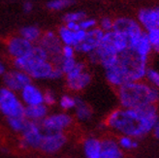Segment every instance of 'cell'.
<instances>
[{
    "instance_id": "29",
    "label": "cell",
    "mask_w": 159,
    "mask_h": 158,
    "mask_svg": "<svg viewBox=\"0 0 159 158\" xmlns=\"http://www.w3.org/2000/svg\"><path fill=\"white\" fill-rule=\"evenodd\" d=\"M86 18V14L84 11H76V12H70L67 13L64 17H63V21L64 23L70 22V21H75V22H80Z\"/></svg>"
},
{
    "instance_id": "8",
    "label": "cell",
    "mask_w": 159,
    "mask_h": 158,
    "mask_svg": "<svg viewBox=\"0 0 159 158\" xmlns=\"http://www.w3.org/2000/svg\"><path fill=\"white\" fill-rule=\"evenodd\" d=\"M73 123V117L65 113L48 115L40 121V126L44 132H63Z\"/></svg>"
},
{
    "instance_id": "31",
    "label": "cell",
    "mask_w": 159,
    "mask_h": 158,
    "mask_svg": "<svg viewBox=\"0 0 159 158\" xmlns=\"http://www.w3.org/2000/svg\"><path fill=\"white\" fill-rule=\"evenodd\" d=\"M76 63H77V60L75 57H73V58H62L60 64H59V67L62 70L64 76L67 73H69L70 71L75 67Z\"/></svg>"
},
{
    "instance_id": "32",
    "label": "cell",
    "mask_w": 159,
    "mask_h": 158,
    "mask_svg": "<svg viewBox=\"0 0 159 158\" xmlns=\"http://www.w3.org/2000/svg\"><path fill=\"white\" fill-rule=\"evenodd\" d=\"M97 26L103 30L104 32H110V31L113 30L114 27V20L109 18V17H104L100 20V21L98 22Z\"/></svg>"
},
{
    "instance_id": "42",
    "label": "cell",
    "mask_w": 159,
    "mask_h": 158,
    "mask_svg": "<svg viewBox=\"0 0 159 158\" xmlns=\"http://www.w3.org/2000/svg\"><path fill=\"white\" fill-rule=\"evenodd\" d=\"M6 72V68L5 65L3 64L2 62H0V76H3Z\"/></svg>"
},
{
    "instance_id": "16",
    "label": "cell",
    "mask_w": 159,
    "mask_h": 158,
    "mask_svg": "<svg viewBox=\"0 0 159 158\" xmlns=\"http://www.w3.org/2000/svg\"><path fill=\"white\" fill-rule=\"evenodd\" d=\"M138 22L146 32L159 27V13L155 8H144L138 12Z\"/></svg>"
},
{
    "instance_id": "13",
    "label": "cell",
    "mask_w": 159,
    "mask_h": 158,
    "mask_svg": "<svg viewBox=\"0 0 159 158\" xmlns=\"http://www.w3.org/2000/svg\"><path fill=\"white\" fill-rule=\"evenodd\" d=\"M104 34V31L101 30L98 26L91 30L86 31V36L84 39V41L78 44L76 47H74L76 52L84 54H89L98 48Z\"/></svg>"
},
{
    "instance_id": "39",
    "label": "cell",
    "mask_w": 159,
    "mask_h": 158,
    "mask_svg": "<svg viewBox=\"0 0 159 158\" xmlns=\"http://www.w3.org/2000/svg\"><path fill=\"white\" fill-rule=\"evenodd\" d=\"M68 29H70L71 31H78L81 29V27H80V23L79 22H75V21H70V22H66L64 25Z\"/></svg>"
},
{
    "instance_id": "27",
    "label": "cell",
    "mask_w": 159,
    "mask_h": 158,
    "mask_svg": "<svg viewBox=\"0 0 159 158\" xmlns=\"http://www.w3.org/2000/svg\"><path fill=\"white\" fill-rule=\"evenodd\" d=\"M74 3L75 0H51L47 3V7L52 11H61L72 6Z\"/></svg>"
},
{
    "instance_id": "28",
    "label": "cell",
    "mask_w": 159,
    "mask_h": 158,
    "mask_svg": "<svg viewBox=\"0 0 159 158\" xmlns=\"http://www.w3.org/2000/svg\"><path fill=\"white\" fill-rule=\"evenodd\" d=\"M145 79L147 83L159 90V72L153 68H148Z\"/></svg>"
},
{
    "instance_id": "7",
    "label": "cell",
    "mask_w": 159,
    "mask_h": 158,
    "mask_svg": "<svg viewBox=\"0 0 159 158\" xmlns=\"http://www.w3.org/2000/svg\"><path fill=\"white\" fill-rule=\"evenodd\" d=\"M46 60H49V55L42 47L36 44L27 54L23 55L21 57L13 59V65L15 69L27 73L34 65Z\"/></svg>"
},
{
    "instance_id": "3",
    "label": "cell",
    "mask_w": 159,
    "mask_h": 158,
    "mask_svg": "<svg viewBox=\"0 0 159 158\" xmlns=\"http://www.w3.org/2000/svg\"><path fill=\"white\" fill-rule=\"evenodd\" d=\"M148 58L140 56L131 49H127L118 54L116 65L121 72L125 83L144 81Z\"/></svg>"
},
{
    "instance_id": "38",
    "label": "cell",
    "mask_w": 159,
    "mask_h": 158,
    "mask_svg": "<svg viewBox=\"0 0 159 158\" xmlns=\"http://www.w3.org/2000/svg\"><path fill=\"white\" fill-rule=\"evenodd\" d=\"M75 34H76V40H77V43L80 44L81 42L84 41V39L85 38L86 36V31L83 30V29H80L78 31H75Z\"/></svg>"
},
{
    "instance_id": "21",
    "label": "cell",
    "mask_w": 159,
    "mask_h": 158,
    "mask_svg": "<svg viewBox=\"0 0 159 158\" xmlns=\"http://www.w3.org/2000/svg\"><path fill=\"white\" fill-rule=\"evenodd\" d=\"M49 115V108L45 104L35 106H26L25 109V117L28 120L40 122Z\"/></svg>"
},
{
    "instance_id": "6",
    "label": "cell",
    "mask_w": 159,
    "mask_h": 158,
    "mask_svg": "<svg viewBox=\"0 0 159 158\" xmlns=\"http://www.w3.org/2000/svg\"><path fill=\"white\" fill-rule=\"evenodd\" d=\"M37 45L42 47L46 51L49 55V60L54 66H59L62 60L61 49L63 45L60 42L57 33L53 31H47V32L43 33Z\"/></svg>"
},
{
    "instance_id": "14",
    "label": "cell",
    "mask_w": 159,
    "mask_h": 158,
    "mask_svg": "<svg viewBox=\"0 0 159 158\" xmlns=\"http://www.w3.org/2000/svg\"><path fill=\"white\" fill-rule=\"evenodd\" d=\"M33 47L34 44L30 43L20 35H15L10 37L6 43L7 52L13 59L21 57L23 55L27 54L33 49Z\"/></svg>"
},
{
    "instance_id": "9",
    "label": "cell",
    "mask_w": 159,
    "mask_h": 158,
    "mask_svg": "<svg viewBox=\"0 0 159 158\" xmlns=\"http://www.w3.org/2000/svg\"><path fill=\"white\" fill-rule=\"evenodd\" d=\"M43 134L44 131L40 126V122L27 120L25 128L21 132L20 147L22 148H39Z\"/></svg>"
},
{
    "instance_id": "4",
    "label": "cell",
    "mask_w": 159,
    "mask_h": 158,
    "mask_svg": "<svg viewBox=\"0 0 159 158\" xmlns=\"http://www.w3.org/2000/svg\"><path fill=\"white\" fill-rule=\"evenodd\" d=\"M25 109L21 100L18 97L17 93L4 88H0V113L9 117H23Z\"/></svg>"
},
{
    "instance_id": "25",
    "label": "cell",
    "mask_w": 159,
    "mask_h": 158,
    "mask_svg": "<svg viewBox=\"0 0 159 158\" xmlns=\"http://www.w3.org/2000/svg\"><path fill=\"white\" fill-rule=\"evenodd\" d=\"M116 142H117L119 147H120L122 151H132V149H135L138 147L137 139H134L129 136L120 135L117 138Z\"/></svg>"
},
{
    "instance_id": "17",
    "label": "cell",
    "mask_w": 159,
    "mask_h": 158,
    "mask_svg": "<svg viewBox=\"0 0 159 158\" xmlns=\"http://www.w3.org/2000/svg\"><path fill=\"white\" fill-rule=\"evenodd\" d=\"M53 68L54 65L52 63L50 60H46L34 65L26 74L31 78V80H50Z\"/></svg>"
},
{
    "instance_id": "36",
    "label": "cell",
    "mask_w": 159,
    "mask_h": 158,
    "mask_svg": "<svg viewBox=\"0 0 159 158\" xmlns=\"http://www.w3.org/2000/svg\"><path fill=\"white\" fill-rule=\"evenodd\" d=\"M57 102V97L55 94L52 90H46L44 92V104L46 106H52Z\"/></svg>"
},
{
    "instance_id": "35",
    "label": "cell",
    "mask_w": 159,
    "mask_h": 158,
    "mask_svg": "<svg viewBox=\"0 0 159 158\" xmlns=\"http://www.w3.org/2000/svg\"><path fill=\"white\" fill-rule=\"evenodd\" d=\"M147 36H148V39L149 43L152 44V47L154 45H156L159 42V27L153 28L152 30L148 31Z\"/></svg>"
},
{
    "instance_id": "23",
    "label": "cell",
    "mask_w": 159,
    "mask_h": 158,
    "mask_svg": "<svg viewBox=\"0 0 159 158\" xmlns=\"http://www.w3.org/2000/svg\"><path fill=\"white\" fill-rule=\"evenodd\" d=\"M42 34L43 33H42L41 29L35 25L25 26V27L20 28V35L34 45H36L39 42Z\"/></svg>"
},
{
    "instance_id": "24",
    "label": "cell",
    "mask_w": 159,
    "mask_h": 158,
    "mask_svg": "<svg viewBox=\"0 0 159 158\" xmlns=\"http://www.w3.org/2000/svg\"><path fill=\"white\" fill-rule=\"evenodd\" d=\"M57 36L62 45L76 47L78 45L76 40V34L74 31H71L65 25H61L57 30Z\"/></svg>"
},
{
    "instance_id": "44",
    "label": "cell",
    "mask_w": 159,
    "mask_h": 158,
    "mask_svg": "<svg viewBox=\"0 0 159 158\" xmlns=\"http://www.w3.org/2000/svg\"><path fill=\"white\" fill-rule=\"evenodd\" d=\"M155 10L159 13V6H157V7H155Z\"/></svg>"
},
{
    "instance_id": "19",
    "label": "cell",
    "mask_w": 159,
    "mask_h": 158,
    "mask_svg": "<svg viewBox=\"0 0 159 158\" xmlns=\"http://www.w3.org/2000/svg\"><path fill=\"white\" fill-rule=\"evenodd\" d=\"M101 158H123V151L119 147L116 140L106 138L101 141Z\"/></svg>"
},
{
    "instance_id": "41",
    "label": "cell",
    "mask_w": 159,
    "mask_h": 158,
    "mask_svg": "<svg viewBox=\"0 0 159 158\" xmlns=\"http://www.w3.org/2000/svg\"><path fill=\"white\" fill-rule=\"evenodd\" d=\"M152 132H153V136H154L157 140H159V120H158V121L156 122V124H155V126H154V128H153Z\"/></svg>"
},
{
    "instance_id": "26",
    "label": "cell",
    "mask_w": 159,
    "mask_h": 158,
    "mask_svg": "<svg viewBox=\"0 0 159 158\" xmlns=\"http://www.w3.org/2000/svg\"><path fill=\"white\" fill-rule=\"evenodd\" d=\"M7 122L12 130H14L15 132L21 133L25 128L27 120L25 116L23 117H9V118H7Z\"/></svg>"
},
{
    "instance_id": "1",
    "label": "cell",
    "mask_w": 159,
    "mask_h": 158,
    "mask_svg": "<svg viewBox=\"0 0 159 158\" xmlns=\"http://www.w3.org/2000/svg\"><path fill=\"white\" fill-rule=\"evenodd\" d=\"M158 120L156 105H152L141 109H116L107 116L105 123L119 135L140 139L152 132Z\"/></svg>"
},
{
    "instance_id": "33",
    "label": "cell",
    "mask_w": 159,
    "mask_h": 158,
    "mask_svg": "<svg viewBox=\"0 0 159 158\" xmlns=\"http://www.w3.org/2000/svg\"><path fill=\"white\" fill-rule=\"evenodd\" d=\"M80 27H81V29L84 30V31H89V30H91L95 27H97V25L98 22L96 20L94 19H84L82 21H80Z\"/></svg>"
},
{
    "instance_id": "2",
    "label": "cell",
    "mask_w": 159,
    "mask_h": 158,
    "mask_svg": "<svg viewBox=\"0 0 159 158\" xmlns=\"http://www.w3.org/2000/svg\"><path fill=\"white\" fill-rule=\"evenodd\" d=\"M116 89L119 104L124 109L152 106L159 100V90L145 81L126 83Z\"/></svg>"
},
{
    "instance_id": "37",
    "label": "cell",
    "mask_w": 159,
    "mask_h": 158,
    "mask_svg": "<svg viewBox=\"0 0 159 158\" xmlns=\"http://www.w3.org/2000/svg\"><path fill=\"white\" fill-rule=\"evenodd\" d=\"M63 76H64V74H63L60 67L59 66H54L50 80H59V79H61Z\"/></svg>"
},
{
    "instance_id": "15",
    "label": "cell",
    "mask_w": 159,
    "mask_h": 158,
    "mask_svg": "<svg viewBox=\"0 0 159 158\" xmlns=\"http://www.w3.org/2000/svg\"><path fill=\"white\" fill-rule=\"evenodd\" d=\"M20 93V100L25 107L44 104V92L32 83L25 85Z\"/></svg>"
},
{
    "instance_id": "5",
    "label": "cell",
    "mask_w": 159,
    "mask_h": 158,
    "mask_svg": "<svg viewBox=\"0 0 159 158\" xmlns=\"http://www.w3.org/2000/svg\"><path fill=\"white\" fill-rule=\"evenodd\" d=\"M66 85L71 91L79 92L86 88L92 80L91 74L86 71L84 61H77L75 67L65 75Z\"/></svg>"
},
{
    "instance_id": "10",
    "label": "cell",
    "mask_w": 159,
    "mask_h": 158,
    "mask_svg": "<svg viewBox=\"0 0 159 158\" xmlns=\"http://www.w3.org/2000/svg\"><path fill=\"white\" fill-rule=\"evenodd\" d=\"M114 31L125 35L128 39V43L139 38L145 30H143L139 22L131 18L121 17L114 20Z\"/></svg>"
},
{
    "instance_id": "22",
    "label": "cell",
    "mask_w": 159,
    "mask_h": 158,
    "mask_svg": "<svg viewBox=\"0 0 159 158\" xmlns=\"http://www.w3.org/2000/svg\"><path fill=\"white\" fill-rule=\"evenodd\" d=\"M76 98V106H75V115L79 121L86 122L89 121L92 117V110L86 102L81 97Z\"/></svg>"
},
{
    "instance_id": "18",
    "label": "cell",
    "mask_w": 159,
    "mask_h": 158,
    "mask_svg": "<svg viewBox=\"0 0 159 158\" xmlns=\"http://www.w3.org/2000/svg\"><path fill=\"white\" fill-rule=\"evenodd\" d=\"M128 48L138 53L140 56L146 58H148L149 54L152 52V46L148 41L146 31H144L142 35L137 38L136 40L128 43Z\"/></svg>"
},
{
    "instance_id": "43",
    "label": "cell",
    "mask_w": 159,
    "mask_h": 158,
    "mask_svg": "<svg viewBox=\"0 0 159 158\" xmlns=\"http://www.w3.org/2000/svg\"><path fill=\"white\" fill-rule=\"evenodd\" d=\"M152 51H154L156 53L159 54V42H158L156 45H154V46L152 47Z\"/></svg>"
},
{
    "instance_id": "30",
    "label": "cell",
    "mask_w": 159,
    "mask_h": 158,
    "mask_svg": "<svg viewBox=\"0 0 159 158\" xmlns=\"http://www.w3.org/2000/svg\"><path fill=\"white\" fill-rule=\"evenodd\" d=\"M59 106L63 110H71L76 106V98L71 95H62L59 99Z\"/></svg>"
},
{
    "instance_id": "34",
    "label": "cell",
    "mask_w": 159,
    "mask_h": 158,
    "mask_svg": "<svg viewBox=\"0 0 159 158\" xmlns=\"http://www.w3.org/2000/svg\"><path fill=\"white\" fill-rule=\"evenodd\" d=\"M75 54H76V51L74 47L67 46V45L62 46V49H61L62 58H73L75 57Z\"/></svg>"
},
{
    "instance_id": "11",
    "label": "cell",
    "mask_w": 159,
    "mask_h": 158,
    "mask_svg": "<svg viewBox=\"0 0 159 158\" xmlns=\"http://www.w3.org/2000/svg\"><path fill=\"white\" fill-rule=\"evenodd\" d=\"M67 143V137L64 132H44L39 149L41 151L53 154L58 152Z\"/></svg>"
},
{
    "instance_id": "20",
    "label": "cell",
    "mask_w": 159,
    "mask_h": 158,
    "mask_svg": "<svg viewBox=\"0 0 159 158\" xmlns=\"http://www.w3.org/2000/svg\"><path fill=\"white\" fill-rule=\"evenodd\" d=\"M85 158H101V140L95 137L86 138L83 144Z\"/></svg>"
},
{
    "instance_id": "12",
    "label": "cell",
    "mask_w": 159,
    "mask_h": 158,
    "mask_svg": "<svg viewBox=\"0 0 159 158\" xmlns=\"http://www.w3.org/2000/svg\"><path fill=\"white\" fill-rule=\"evenodd\" d=\"M31 78L23 71L12 70L3 75V84L5 88L14 92H20L25 85L31 84Z\"/></svg>"
},
{
    "instance_id": "40",
    "label": "cell",
    "mask_w": 159,
    "mask_h": 158,
    "mask_svg": "<svg viewBox=\"0 0 159 158\" xmlns=\"http://www.w3.org/2000/svg\"><path fill=\"white\" fill-rule=\"evenodd\" d=\"M22 8H23V11L25 13H30L33 10V3L30 1H25L22 5Z\"/></svg>"
}]
</instances>
